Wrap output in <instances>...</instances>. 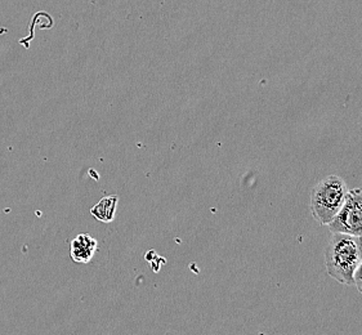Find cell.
Segmentation results:
<instances>
[{"mask_svg":"<svg viewBox=\"0 0 362 335\" xmlns=\"http://www.w3.org/2000/svg\"><path fill=\"white\" fill-rule=\"evenodd\" d=\"M362 261V237L334 233L325 252L326 271L338 283L354 285L355 274Z\"/></svg>","mask_w":362,"mask_h":335,"instance_id":"cell-1","label":"cell"},{"mask_svg":"<svg viewBox=\"0 0 362 335\" xmlns=\"http://www.w3.org/2000/svg\"><path fill=\"white\" fill-rule=\"evenodd\" d=\"M347 183L339 175H329L320 181L311 192L310 208L313 218L322 226H329L347 197Z\"/></svg>","mask_w":362,"mask_h":335,"instance_id":"cell-2","label":"cell"},{"mask_svg":"<svg viewBox=\"0 0 362 335\" xmlns=\"http://www.w3.org/2000/svg\"><path fill=\"white\" fill-rule=\"evenodd\" d=\"M327 227L333 233L362 237V187L348 189L344 204Z\"/></svg>","mask_w":362,"mask_h":335,"instance_id":"cell-3","label":"cell"},{"mask_svg":"<svg viewBox=\"0 0 362 335\" xmlns=\"http://www.w3.org/2000/svg\"><path fill=\"white\" fill-rule=\"evenodd\" d=\"M98 249V242L88 233H80L70 244V255L74 262L89 263Z\"/></svg>","mask_w":362,"mask_h":335,"instance_id":"cell-4","label":"cell"},{"mask_svg":"<svg viewBox=\"0 0 362 335\" xmlns=\"http://www.w3.org/2000/svg\"><path fill=\"white\" fill-rule=\"evenodd\" d=\"M117 204H119L117 195L105 196L90 209V214L100 222L111 223L115 219Z\"/></svg>","mask_w":362,"mask_h":335,"instance_id":"cell-5","label":"cell"},{"mask_svg":"<svg viewBox=\"0 0 362 335\" xmlns=\"http://www.w3.org/2000/svg\"><path fill=\"white\" fill-rule=\"evenodd\" d=\"M354 285H356L357 290L362 294V261L358 266V269L356 271L355 278H354Z\"/></svg>","mask_w":362,"mask_h":335,"instance_id":"cell-6","label":"cell"}]
</instances>
